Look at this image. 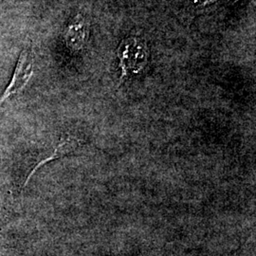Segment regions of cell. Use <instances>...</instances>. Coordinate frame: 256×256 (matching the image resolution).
<instances>
[{"instance_id": "1", "label": "cell", "mask_w": 256, "mask_h": 256, "mask_svg": "<svg viewBox=\"0 0 256 256\" xmlns=\"http://www.w3.org/2000/svg\"><path fill=\"white\" fill-rule=\"evenodd\" d=\"M118 55L120 66L122 70V79L129 75L138 74L148 63V50L146 44L138 38H128L122 41Z\"/></svg>"}, {"instance_id": "2", "label": "cell", "mask_w": 256, "mask_h": 256, "mask_svg": "<svg viewBox=\"0 0 256 256\" xmlns=\"http://www.w3.org/2000/svg\"><path fill=\"white\" fill-rule=\"evenodd\" d=\"M34 74V57L30 48H25L19 58L14 77L8 88L0 98V102L8 100L10 96L22 92Z\"/></svg>"}, {"instance_id": "3", "label": "cell", "mask_w": 256, "mask_h": 256, "mask_svg": "<svg viewBox=\"0 0 256 256\" xmlns=\"http://www.w3.org/2000/svg\"><path fill=\"white\" fill-rule=\"evenodd\" d=\"M86 27L84 21H75L66 28L64 34V40L68 48L74 50L82 48L86 41Z\"/></svg>"}, {"instance_id": "4", "label": "cell", "mask_w": 256, "mask_h": 256, "mask_svg": "<svg viewBox=\"0 0 256 256\" xmlns=\"http://www.w3.org/2000/svg\"><path fill=\"white\" fill-rule=\"evenodd\" d=\"M77 146H78V140H75L74 138H66V140H63L62 142L55 149L54 154H52L50 156L41 160L34 167L32 171L28 176L27 180H26V182H25V184H24L23 188H25V187L27 186L28 183L30 182V180L32 178V176H34V174L36 172L37 170H38L42 165L45 164L46 162H50V160H54V158H60V156H62L66 155V154L72 152V151H74V150L76 149V147Z\"/></svg>"}]
</instances>
